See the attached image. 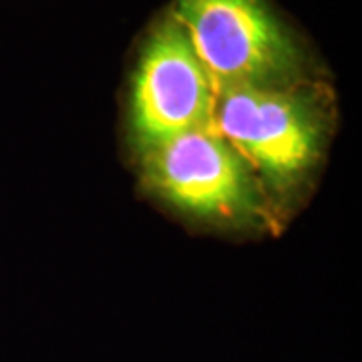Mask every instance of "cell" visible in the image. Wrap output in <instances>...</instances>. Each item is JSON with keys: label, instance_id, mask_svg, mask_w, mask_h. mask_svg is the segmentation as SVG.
<instances>
[{"label": "cell", "instance_id": "7a4b0ae2", "mask_svg": "<svg viewBox=\"0 0 362 362\" xmlns=\"http://www.w3.org/2000/svg\"><path fill=\"white\" fill-rule=\"evenodd\" d=\"M131 163L141 194L192 228L235 240L280 233L252 169L216 127L159 143Z\"/></svg>", "mask_w": 362, "mask_h": 362}, {"label": "cell", "instance_id": "3957f363", "mask_svg": "<svg viewBox=\"0 0 362 362\" xmlns=\"http://www.w3.org/2000/svg\"><path fill=\"white\" fill-rule=\"evenodd\" d=\"M171 14L216 93L318 78L302 42L266 0H175Z\"/></svg>", "mask_w": 362, "mask_h": 362}, {"label": "cell", "instance_id": "277c9868", "mask_svg": "<svg viewBox=\"0 0 362 362\" xmlns=\"http://www.w3.org/2000/svg\"><path fill=\"white\" fill-rule=\"evenodd\" d=\"M216 89L169 11L149 30L131 75L125 109L129 157L177 135L214 127Z\"/></svg>", "mask_w": 362, "mask_h": 362}, {"label": "cell", "instance_id": "6da1fadb", "mask_svg": "<svg viewBox=\"0 0 362 362\" xmlns=\"http://www.w3.org/2000/svg\"><path fill=\"white\" fill-rule=\"evenodd\" d=\"M337 115L334 95L322 78L216 93L214 127L252 169L278 232L314 194Z\"/></svg>", "mask_w": 362, "mask_h": 362}]
</instances>
